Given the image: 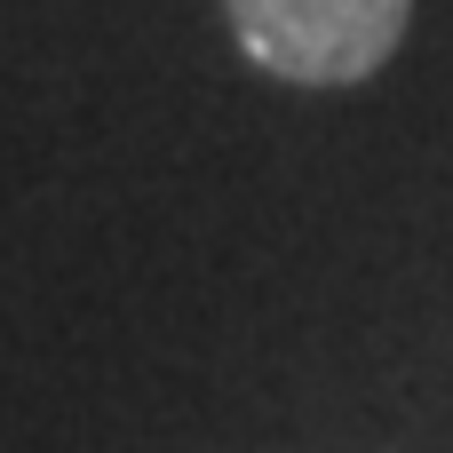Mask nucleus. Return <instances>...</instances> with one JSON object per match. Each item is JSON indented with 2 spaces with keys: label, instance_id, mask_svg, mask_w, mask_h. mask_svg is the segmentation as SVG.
Wrapping results in <instances>:
<instances>
[{
  "label": "nucleus",
  "instance_id": "1",
  "mask_svg": "<svg viewBox=\"0 0 453 453\" xmlns=\"http://www.w3.org/2000/svg\"><path fill=\"white\" fill-rule=\"evenodd\" d=\"M239 48L295 88H350L398 56L414 0H223Z\"/></svg>",
  "mask_w": 453,
  "mask_h": 453
}]
</instances>
